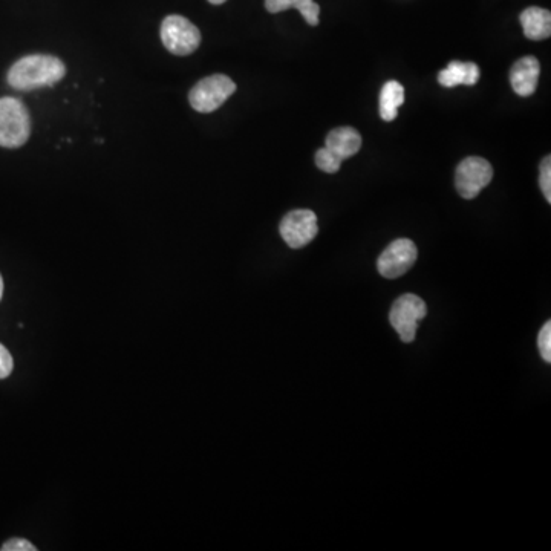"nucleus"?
<instances>
[{
	"label": "nucleus",
	"mask_w": 551,
	"mask_h": 551,
	"mask_svg": "<svg viewBox=\"0 0 551 551\" xmlns=\"http://www.w3.org/2000/svg\"><path fill=\"white\" fill-rule=\"evenodd\" d=\"M66 66L53 56H27L11 66L8 83L17 91H34L53 86L65 77Z\"/></svg>",
	"instance_id": "nucleus-1"
},
{
	"label": "nucleus",
	"mask_w": 551,
	"mask_h": 551,
	"mask_svg": "<svg viewBox=\"0 0 551 551\" xmlns=\"http://www.w3.org/2000/svg\"><path fill=\"white\" fill-rule=\"evenodd\" d=\"M31 118L27 106L13 97L0 98V146L16 149L27 143Z\"/></svg>",
	"instance_id": "nucleus-2"
},
{
	"label": "nucleus",
	"mask_w": 551,
	"mask_h": 551,
	"mask_svg": "<svg viewBox=\"0 0 551 551\" xmlns=\"http://www.w3.org/2000/svg\"><path fill=\"white\" fill-rule=\"evenodd\" d=\"M235 91V82L227 75H210L193 86L189 102L195 111L201 112V114H210V112L221 108L235 94Z\"/></svg>",
	"instance_id": "nucleus-3"
},
{
	"label": "nucleus",
	"mask_w": 551,
	"mask_h": 551,
	"mask_svg": "<svg viewBox=\"0 0 551 551\" xmlns=\"http://www.w3.org/2000/svg\"><path fill=\"white\" fill-rule=\"evenodd\" d=\"M161 40L169 53L189 56L201 45V33L189 19L173 14L161 23Z\"/></svg>",
	"instance_id": "nucleus-4"
},
{
	"label": "nucleus",
	"mask_w": 551,
	"mask_h": 551,
	"mask_svg": "<svg viewBox=\"0 0 551 551\" xmlns=\"http://www.w3.org/2000/svg\"><path fill=\"white\" fill-rule=\"evenodd\" d=\"M428 314V308L421 297L403 294L392 305L389 322L405 343H412L417 336L418 322Z\"/></svg>",
	"instance_id": "nucleus-5"
},
{
	"label": "nucleus",
	"mask_w": 551,
	"mask_h": 551,
	"mask_svg": "<svg viewBox=\"0 0 551 551\" xmlns=\"http://www.w3.org/2000/svg\"><path fill=\"white\" fill-rule=\"evenodd\" d=\"M492 180V164L480 157L466 158L458 164L455 172V187L464 199L477 198Z\"/></svg>",
	"instance_id": "nucleus-6"
},
{
	"label": "nucleus",
	"mask_w": 551,
	"mask_h": 551,
	"mask_svg": "<svg viewBox=\"0 0 551 551\" xmlns=\"http://www.w3.org/2000/svg\"><path fill=\"white\" fill-rule=\"evenodd\" d=\"M417 258L418 248L411 239H395L380 255L377 270L386 279L402 278L414 267Z\"/></svg>",
	"instance_id": "nucleus-7"
},
{
	"label": "nucleus",
	"mask_w": 551,
	"mask_h": 551,
	"mask_svg": "<svg viewBox=\"0 0 551 551\" xmlns=\"http://www.w3.org/2000/svg\"><path fill=\"white\" fill-rule=\"evenodd\" d=\"M279 232L288 247L294 248V250L304 248L305 245L313 242L319 233L316 213L307 209L293 210V212L287 213L279 225Z\"/></svg>",
	"instance_id": "nucleus-8"
},
{
	"label": "nucleus",
	"mask_w": 551,
	"mask_h": 551,
	"mask_svg": "<svg viewBox=\"0 0 551 551\" xmlns=\"http://www.w3.org/2000/svg\"><path fill=\"white\" fill-rule=\"evenodd\" d=\"M541 63L536 57L527 56L519 59L510 69V83L513 91L521 97H530L538 88Z\"/></svg>",
	"instance_id": "nucleus-9"
},
{
	"label": "nucleus",
	"mask_w": 551,
	"mask_h": 551,
	"mask_svg": "<svg viewBox=\"0 0 551 551\" xmlns=\"http://www.w3.org/2000/svg\"><path fill=\"white\" fill-rule=\"evenodd\" d=\"M480 77L481 71L477 63L450 62L447 68L438 74V83L444 88L473 86L477 85Z\"/></svg>",
	"instance_id": "nucleus-10"
},
{
	"label": "nucleus",
	"mask_w": 551,
	"mask_h": 551,
	"mask_svg": "<svg viewBox=\"0 0 551 551\" xmlns=\"http://www.w3.org/2000/svg\"><path fill=\"white\" fill-rule=\"evenodd\" d=\"M524 36L529 40H545L551 36V13L544 8L530 7L522 11L521 16Z\"/></svg>",
	"instance_id": "nucleus-11"
},
{
	"label": "nucleus",
	"mask_w": 551,
	"mask_h": 551,
	"mask_svg": "<svg viewBox=\"0 0 551 551\" xmlns=\"http://www.w3.org/2000/svg\"><path fill=\"white\" fill-rule=\"evenodd\" d=\"M342 160L354 157L362 149V135L354 128H337L328 134L327 146Z\"/></svg>",
	"instance_id": "nucleus-12"
},
{
	"label": "nucleus",
	"mask_w": 551,
	"mask_h": 551,
	"mask_svg": "<svg viewBox=\"0 0 551 551\" xmlns=\"http://www.w3.org/2000/svg\"><path fill=\"white\" fill-rule=\"evenodd\" d=\"M405 103V88L402 83L391 82L383 86L380 94V117L385 121H394L398 115V108Z\"/></svg>",
	"instance_id": "nucleus-13"
},
{
	"label": "nucleus",
	"mask_w": 551,
	"mask_h": 551,
	"mask_svg": "<svg viewBox=\"0 0 551 551\" xmlns=\"http://www.w3.org/2000/svg\"><path fill=\"white\" fill-rule=\"evenodd\" d=\"M343 160L339 155L334 154L333 150L328 147L317 150L316 154V166L319 167L322 172L336 173L339 172L342 167Z\"/></svg>",
	"instance_id": "nucleus-14"
},
{
	"label": "nucleus",
	"mask_w": 551,
	"mask_h": 551,
	"mask_svg": "<svg viewBox=\"0 0 551 551\" xmlns=\"http://www.w3.org/2000/svg\"><path fill=\"white\" fill-rule=\"evenodd\" d=\"M293 8H296L304 16L311 27L319 25L320 7L314 0H293Z\"/></svg>",
	"instance_id": "nucleus-15"
},
{
	"label": "nucleus",
	"mask_w": 551,
	"mask_h": 551,
	"mask_svg": "<svg viewBox=\"0 0 551 551\" xmlns=\"http://www.w3.org/2000/svg\"><path fill=\"white\" fill-rule=\"evenodd\" d=\"M539 184H541L542 193H544L547 203L551 204V157H547L542 160L541 163V175H539Z\"/></svg>",
	"instance_id": "nucleus-16"
},
{
	"label": "nucleus",
	"mask_w": 551,
	"mask_h": 551,
	"mask_svg": "<svg viewBox=\"0 0 551 551\" xmlns=\"http://www.w3.org/2000/svg\"><path fill=\"white\" fill-rule=\"evenodd\" d=\"M539 353L545 362H551V323H545L538 337Z\"/></svg>",
	"instance_id": "nucleus-17"
},
{
	"label": "nucleus",
	"mask_w": 551,
	"mask_h": 551,
	"mask_svg": "<svg viewBox=\"0 0 551 551\" xmlns=\"http://www.w3.org/2000/svg\"><path fill=\"white\" fill-rule=\"evenodd\" d=\"M14 362L10 351L0 343V379H7L8 375L13 372Z\"/></svg>",
	"instance_id": "nucleus-18"
},
{
	"label": "nucleus",
	"mask_w": 551,
	"mask_h": 551,
	"mask_svg": "<svg viewBox=\"0 0 551 551\" xmlns=\"http://www.w3.org/2000/svg\"><path fill=\"white\" fill-rule=\"evenodd\" d=\"M2 551H36L37 548L27 539L14 538L5 542L0 548Z\"/></svg>",
	"instance_id": "nucleus-19"
},
{
	"label": "nucleus",
	"mask_w": 551,
	"mask_h": 551,
	"mask_svg": "<svg viewBox=\"0 0 551 551\" xmlns=\"http://www.w3.org/2000/svg\"><path fill=\"white\" fill-rule=\"evenodd\" d=\"M268 13H282L293 8V0H265Z\"/></svg>",
	"instance_id": "nucleus-20"
},
{
	"label": "nucleus",
	"mask_w": 551,
	"mask_h": 551,
	"mask_svg": "<svg viewBox=\"0 0 551 551\" xmlns=\"http://www.w3.org/2000/svg\"><path fill=\"white\" fill-rule=\"evenodd\" d=\"M4 296V279L0 276V299Z\"/></svg>",
	"instance_id": "nucleus-21"
},
{
	"label": "nucleus",
	"mask_w": 551,
	"mask_h": 551,
	"mask_svg": "<svg viewBox=\"0 0 551 551\" xmlns=\"http://www.w3.org/2000/svg\"><path fill=\"white\" fill-rule=\"evenodd\" d=\"M209 2L212 5H221L224 4V2H227V0H209Z\"/></svg>",
	"instance_id": "nucleus-22"
}]
</instances>
